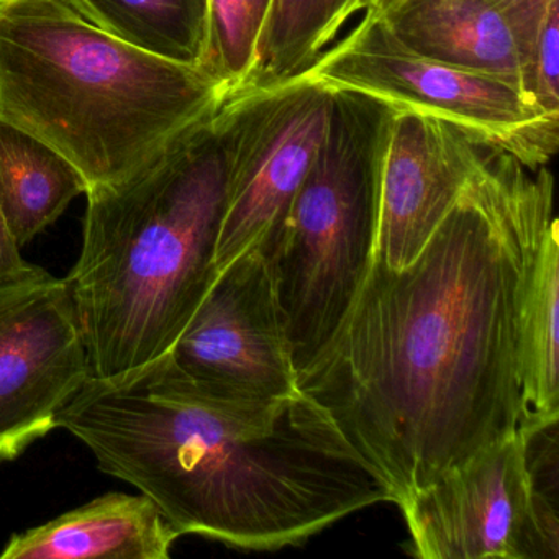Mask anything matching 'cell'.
Wrapping results in <instances>:
<instances>
[{
  "instance_id": "obj_1",
  "label": "cell",
  "mask_w": 559,
  "mask_h": 559,
  "mask_svg": "<svg viewBox=\"0 0 559 559\" xmlns=\"http://www.w3.org/2000/svg\"><path fill=\"white\" fill-rule=\"evenodd\" d=\"M548 165L493 148L417 258L372 254L297 391L391 502L520 430V304Z\"/></svg>"
},
{
  "instance_id": "obj_2",
  "label": "cell",
  "mask_w": 559,
  "mask_h": 559,
  "mask_svg": "<svg viewBox=\"0 0 559 559\" xmlns=\"http://www.w3.org/2000/svg\"><path fill=\"white\" fill-rule=\"evenodd\" d=\"M55 424L90 448L100 471L150 497L179 535L245 551L302 545L391 502L302 395L222 397L169 353L110 378L90 376Z\"/></svg>"
},
{
  "instance_id": "obj_3",
  "label": "cell",
  "mask_w": 559,
  "mask_h": 559,
  "mask_svg": "<svg viewBox=\"0 0 559 559\" xmlns=\"http://www.w3.org/2000/svg\"><path fill=\"white\" fill-rule=\"evenodd\" d=\"M225 189L215 110L132 175L86 192L83 248L67 283L91 376L110 378L173 348L218 276Z\"/></svg>"
},
{
  "instance_id": "obj_4",
  "label": "cell",
  "mask_w": 559,
  "mask_h": 559,
  "mask_svg": "<svg viewBox=\"0 0 559 559\" xmlns=\"http://www.w3.org/2000/svg\"><path fill=\"white\" fill-rule=\"evenodd\" d=\"M228 90L204 67L110 37L68 0H0V120L60 153L90 189L132 175Z\"/></svg>"
},
{
  "instance_id": "obj_5",
  "label": "cell",
  "mask_w": 559,
  "mask_h": 559,
  "mask_svg": "<svg viewBox=\"0 0 559 559\" xmlns=\"http://www.w3.org/2000/svg\"><path fill=\"white\" fill-rule=\"evenodd\" d=\"M395 112L376 97L332 91L325 130L286 224L263 241L297 372L335 332L371 263Z\"/></svg>"
},
{
  "instance_id": "obj_6",
  "label": "cell",
  "mask_w": 559,
  "mask_h": 559,
  "mask_svg": "<svg viewBox=\"0 0 559 559\" xmlns=\"http://www.w3.org/2000/svg\"><path fill=\"white\" fill-rule=\"evenodd\" d=\"M306 73L330 91H352L397 110L433 114L530 168L548 165L558 152L559 116L539 109L502 78L411 50L379 14H365Z\"/></svg>"
},
{
  "instance_id": "obj_7",
  "label": "cell",
  "mask_w": 559,
  "mask_h": 559,
  "mask_svg": "<svg viewBox=\"0 0 559 559\" xmlns=\"http://www.w3.org/2000/svg\"><path fill=\"white\" fill-rule=\"evenodd\" d=\"M332 107V91L304 71L250 78L225 93L217 123L227 155L224 214L215 247L218 273L286 224Z\"/></svg>"
},
{
  "instance_id": "obj_8",
  "label": "cell",
  "mask_w": 559,
  "mask_h": 559,
  "mask_svg": "<svg viewBox=\"0 0 559 559\" xmlns=\"http://www.w3.org/2000/svg\"><path fill=\"white\" fill-rule=\"evenodd\" d=\"M420 559H558V492L533 479L522 430L474 454L404 506Z\"/></svg>"
},
{
  "instance_id": "obj_9",
  "label": "cell",
  "mask_w": 559,
  "mask_h": 559,
  "mask_svg": "<svg viewBox=\"0 0 559 559\" xmlns=\"http://www.w3.org/2000/svg\"><path fill=\"white\" fill-rule=\"evenodd\" d=\"M168 353L179 371L222 397L271 401L299 394L266 245L218 273Z\"/></svg>"
},
{
  "instance_id": "obj_10",
  "label": "cell",
  "mask_w": 559,
  "mask_h": 559,
  "mask_svg": "<svg viewBox=\"0 0 559 559\" xmlns=\"http://www.w3.org/2000/svg\"><path fill=\"white\" fill-rule=\"evenodd\" d=\"M91 376L67 280L32 264L0 283V463L57 428Z\"/></svg>"
},
{
  "instance_id": "obj_11",
  "label": "cell",
  "mask_w": 559,
  "mask_h": 559,
  "mask_svg": "<svg viewBox=\"0 0 559 559\" xmlns=\"http://www.w3.org/2000/svg\"><path fill=\"white\" fill-rule=\"evenodd\" d=\"M496 146L433 114L397 110L382 166L376 253L408 266Z\"/></svg>"
},
{
  "instance_id": "obj_12",
  "label": "cell",
  "mask_w": 559,
  "mask_h": 559,
  "mask_svg": "<svg viewBox=\"0 0 559 559\" xmlns=\"http://www.w3.org/2000/svg\"><path fill=\"white\" fill-rule=\"evenodd\" d=\"M179 536L150 497L110 492L12 536L0 559H168Z\"/></svg>"
},
{
  "instance_id": "obj_13",
  "label": "cell",
  "mask_w": 559,
  "mask_h": 559,
  "mask_svg": "<svg viewBox=\"0 0 559 559\" xmlns=\"http://www.w3.org/2000/svg\"><path fill=\"white\" fill-rule=\"evenodd\" d=\"M381 15L411 50L502 78L532 99L519 38L506 14L489 0H399Z\"/></svg>"
},
{
  "instance_id": "obj_14",
  "label": "cell",
  "mask_w": 559,
  "mask_h": 559,
  "mask_svg": "<svg viewBox=\"0 0 559 559\" xmlns=\"http://www.w3.org/2000/svg\"><path fill=\"white\" fill-rule=\"evenodd\" d=\"M559 240L555 209L530 247L520 304V430L559 421Z\"/></svg>"
},
{
  "instance_id": "obj_15",
  "label": "cell",
  "mask_w": 559,
  "mask_h": 559,
  "mask_svg": "<svg viewBox=\"0 0 559 559\" xmlns=\"http://www.w3.org/2000/svg\"><path fill=\"white\" fill-rule=\"evenodd\" d=\"M87 189L60 153L0 120V209L19 248L55 224Z\"/></svg>"
},
{
  "instance_id": "obj_16",
  "label": "cell",
  "mask_w": 559,
  "mask_h": 559,
  "mask_svg": "<svg viewBox=\"0 0 559 559\" xmlns=\"http://www.w3.org/2000/svg\"><path fill=\"white\" fill-rule=\"evenodd\" d=\"M110 37L163 60L204 67L207 0H68Z\"/></svg>"
},
{
  "instance_id": "obj_17",
  "label": "cell",
  "mask_w": 559,
  "mask_h": 559,
  "mask_svg": "<svg viewBox=\"0 0 559 559\" xmlns=\"http://www.w3.org/2000/svg\"><path fill=\"white\" fill-rule=\"evenodd\" d=\"M273 0H207L209 38L204 68L228 87L253 73Z\"/></svg>"
},
{
  "instance_id": "obj_18",
  "label": "cell",
  "mask_w": 559,
  "mask_h": 559,
  "mask_svg": "<svg viewBox=\"0 0 559 559\" xmlns=\"http://www.w3.org/2000/svg\"><path fill=\"white\" fill-rule=\"evenodd\" d=\"M530 96L545 112L559 116V0H551L539 25L530 63Z\"/></svg>"
},
{
  "instance_id": "obj_19",
  "label": "cell",
  "mask_w": 559,
  "mask_h": 559,
  "mask_svg": "<svg viewBox=\"0 0 559 559\" xmlns=\"http://www.w3.org/2000/svg\"><path fill=\"white\" fill-rule=\"evenodd\" d=\"M490 4L506 14L519 38L523 60L526 64V78L530 83V63H532L533 47L538 37L539 25L545 17L551 0H489Z\"/></svg>"
},
{
  "instance_id": "obj_20",
  "label": "cell",
  "mask_w": 559,
  "mask_h": 559,
  "mask_svg": "<svg viewBox=\"0 0 559 559\" xmlns=\"http://www.w3.org/2000/svg\"><path fill=\"white\" fill-rule=\"evenodd\" d=\"M31 267L32 264L22 258L21 248L12 238L2 209H0V283L21 276Z\"/></svg>"
},
{
  "instance_id": "obj_21",
  "label": "cell",
  "mask_w": 559,
  "mask_h": 559,
  "mask_svg": "<svg viewBox=\"0 0 559 559\" xmlns=\"http://www.w3.org/2000/svg\"><path fill=\"white\" fill-rule=\"evenodd\" d=\"M397 2L399 0H349L348 21L355 17L356 14H359V12H365V14H384Z\"/></svg>"
}]
</instances>
